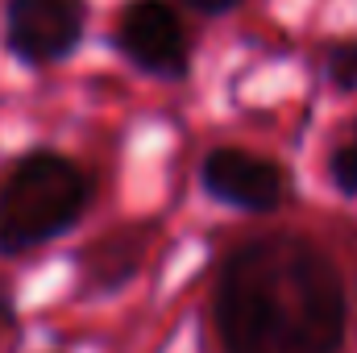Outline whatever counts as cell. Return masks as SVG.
I'll list each match as a JSON object with an SVG mask.
<instances>
[{"instance_id":"obj_1","label":"cell","mask_w":357,"mask_h":353,"mask_svg":"<svg viewBox=\"0 0 357 353\" xmlns=\"http://www.w3.org/2000/svg\"><path fill=\"white\" fill-rule=\"evenodd\" d=\"M212 316L225 353H337L349 303L341 270L316 241L266 233L225 258Z\"/></svg>"},{"instance_id":"obj_2","label":"cell","mask_w":357,"mask_h":353,"mask_svg":"<svg viewBox=\"0 0 357 353\" xmlns=\"http://www.w3.org/2000/svg\"><path fill=\"white\" fill-rule=\"evenodd\" d=\"M91 200L84 167L59 150H33L0 183V254H29L79 225Z\"/></svg>"},{"instance_id":"obj_3","label":"cell","mask_w":357,"mask_h":353,"mask_svg":"<svg viewBox=\"0 0 357 353\" xmlns=\"http://www.w3.org/2000/svg\"><path fill=\"white\" fill-rule=\"evenodd\" d=\"M84 33V0H4V50L25 67H50L71 59Z\"/></svg>"},{"instance_id":"obj_4","label":"cell","mask_w":357,"mask_h":353,"mask_svg":"<svg viewBox=\"0 0 357 353\" xmlns=\"http://www.w3.org/2000/svg\"><path fill=\"white\" fill-rule=\"evenodd\" d=\"M112 46L154 80H183L191 63V46L171 0H129L116 13Z\"/></svg>"},{"instance_id":"obj_5","label":"cell","mask_w":357,"mask_h":353,"mask_svg":"<svg viewBox=\"0 0 357 353\" xmlns=\"http://www.w3.org/2000/svg\"><path fill=\"white\" fill-rule=\"evenodd\" d=\"M199 183L216 204H229L241 212H274L287 200V175L278 171V163L237 146L212 150L199 167Z\"/></svg>"},{"instance_id":"obj_6","label":"cell","mask_w":357,"mask_h":353,"mask_svg":"<svg viewBox=\"0 0 357 353\" xmlns=\"http://www.w3.org/2000/svg\"><path fill=\"white\" fill-rule=\"evenodd\" d=\"M129 229H121L116 237H108V241H100V246H91L88 254V266H84V274H88L91 287H100V291H108V287H121L133 270H137V237H125Z\"/></svg>"},{"instance_id":"obj_7","label":"cell","mask_w":357,"mask_h":353,"mask_svg":"<svg viewBox=\"0 0 357 353\" xmlns=\"http://www.w3.org/2000/svg\"><path fill=\"white\" fill-rule=\"evenodd\" d=\"M328 179L341 195H357V121L349 125V137L328 154Z\"/></svg>"},{"instance_id":"obj_8","label":"cell","mask_w":357,"mask_h":353,"mask_svg":"<svg viewBox=\"0 0 357 353\" xmlns=\"http://www.w3.org/2000/svg\"><path fill=\"white\" fill-rule=\"evenodd\" d=\"M324 75L333 80V88L357 91V42H337L324 59Z\"/></svg>"},{"instance_id":"obj_9","label":"cell","mask_w":357,"mask_h":353,"mask_svg":"<svg viewBox=\"0 0 357 353\" xmlns=\"http://www.w3.org/2000/svg\"><path fill=\"white\" fill-rule=\"evenodd\" d=\"M187 8H195V13H208V17H216V13H229V8H237L241 0H183Z\"/></svg>"},{"instance_id":"obj_10","label":"cell","mask_w":357,"mask_h":353,"mask_svg":"<svg viewBox=\"0 0 357 353\" xmlns=\"http://www.w3.org/2000/svg\"><path fill=\"white\" fill-rule=\"evenodd\" d=\"M8 329H17V308H13V299L0 291V333H8Z\"/></svg>"}]
</instances>
